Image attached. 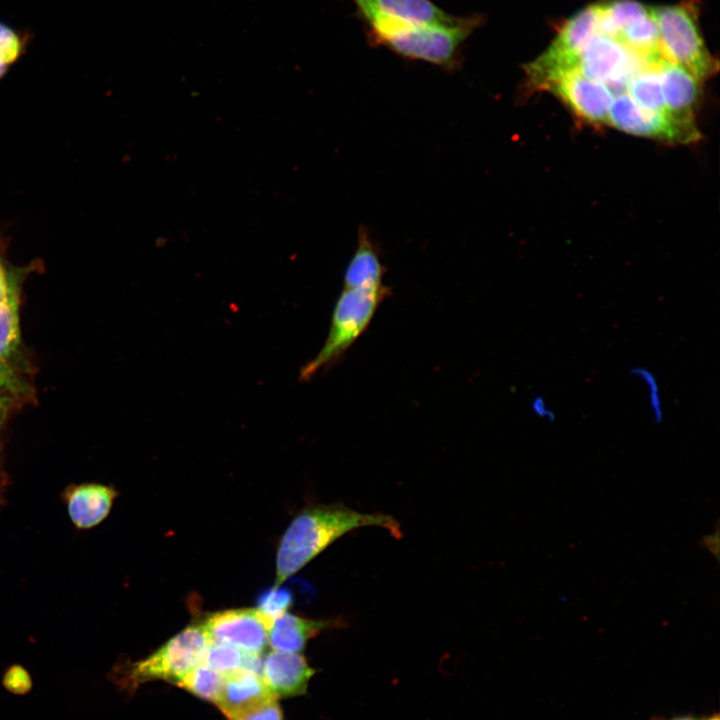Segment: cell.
<instances>
[{
	"label": "cell",
	"mask_w": 720,
	"mask_h": 720,
	"mask_svg": "<svg viewBox=\"0 0 720 720\" xmlns=\"http://www.w3.org/2000/svg\"><path fill=\"white\" fill-rule=\"evenodd\" d=\"M270 698L275 697L272 696L259 673L239 669L224 675L216 705L229 719Z\"/></svg>",
	"instance_id": "obj_15"
},
{
	"label": "cell",
	"mask_w": 720,
	"mask_h": 720,
	"mask_svg": "<svg viewBox=\"0 0 720 720\" xmlns=\"http://www.w3.org/2000/svg\"><path fill=\"white\" fill-rule=\"evenodd\" d=\"M315 669L307 659L292 652H269L262 661L260 675L273 697L287 698L304 695Z\"/></svg>",
	"instance_id": "obj_10"
},
{
	"label": "cell",
	"mask_w": 720,
	"mask_h": 720,
	"mask_svg": "<svg viewBox=\"0 0 720 720\" xmlns=\"http://www.w3.org/2000/svg\"><path fill=\"white\" fill-rule=\"evenodd\" d=\"M9 398L0 395V432L7 413Z\"/></svg>",
	"instance_id": "obj_28"
},
{
	"label": "cell",
	"mask_w": 720,
	"mask_h": 720,
	"mask_svg": "<svg viewBox=\"0 0 720 720\" xmlns=\"http://www.w3.org/2000/svg\"><path fill=\"white\" fill-rule=\"evenodd\" d=\"M647 64L618 40L595 35L580 53L577 72L604 83L613 94L626 92L629 80Z\"/></svg>",
	"instance_id": "obj_7"
},
{
	"label": "cell",
	"mask_w": 720,
	"mask_h": 720,
	"mask_svg": "<svg viewBox=\"0 0 720 720\" xmlns=\"http://www.w3.org/2000/svg\"><path fill=\"white\" fill-rule=\"evenodd\" d=\"M614 96L608 125L618 130L672 144L694 143L701 137L697 126L682 124L667 113L644 108L626 92Z\"/></svg>",
	"instance_id": "obj_6"
},
{
	"label": "cell",
	"mask_w": 720,
	"mask_h": 720,
	"mask_svg": "<svg viewBox=\"0 0 720 720\" xmlns=\"http://www.w3.org/2000/svg\"><path fill=\"white\" fill-rule=\"evenodd\" d=\"M601 4L619 31L650 13V8L636 0H604Z\"/></svg>",
	"instance_id": "obj_23"
},
{
	"label": "cell",
	"mask_w": 720,
	"mask_h": 720,
	"mask_svg": "<svg viewBox=\"0 0 720 720\" xmlns=\"http://www.w3.org/2000/svg\"><path fill=\"white\" fill-rule=\"evenodd\" d=\"M344 626L342 619L314 620L285 612L273 620L268 630V644L276 651L299 653L321 631Z\"/></svg>",
	"instance_id": "obj_14"
},
{
	"label": "cell",
	"mask_w": 720,
	"mask_h": 720,
	"mask_svg": "<svg viewBox=\"0 0 720 720\" xmlns=\"http://www.w3.org/2000/svg\"><path fill=\"white\" fill-rule=\"evenodd\" d=\"M541 89L557 96L580 120L595 126L608 125L614 94L604 83L570 71L553 77Z\"/></svg>",
	"instance_id": "obj_8"
},
{
	"label": "cell",
	"mask_w": 720,
	"mask_h": 720,
	"mask_svg": "<svg viewBox=\"0 0 720 720\" xmlns=\"http://www.w3.org/2000/svg\"><path fill=\"white\" fill-rule=\"evenodd\" d=\"M659 65H647L628 82L626 93L640 106L667 113L663 101Z\"/></svg>",
	"instance_id": "obj_17"
},
{
	"label": "cell",
	"mask_w": 720,
	"mask_h": 720,
	"mask_svg": "<svg viewBox=\"0 0 720 720\" xmlns=\"http://www.w3.org/2000/svg\"><path fill=\"white\" fill-rule=\"evenodd\" d=\"M13 288L14 287H11L8 282V277L0 258V306L8 300Z\"/></svg>",
	"instance_id": "obj_27"
},
{
	"label": "cell",
	"mask_w": 720,
	"mask_h": 720,
	"mask_svg": "<svg viewBox=\"0 0 720 720\" xmlns=\"http://www.w3.org/2000/svg\"><path fill=\"white\" fill-rule=\"evenodd\" d=\"M228 720H283V713L277 699L270 698L230 717Z\"/></svg>",
	"instance_id": "obj_24"
},
{
	"label": "cell",
	"mask_w": 720,
	"mask_h": 720,
	"mask_svg": "<svg viewBox=\"0 0 720 720\" xmlns=\"http://www.w3.org/2000/svg\"><path fill=\"white\" fill-rule=\"evenodd\" d=\"M292 602L293 596L287 587L272 586L258 595L256 609L272 624L274 619L287 612Z\"/></svg>",
	"instance_id": "obj_21"
},
{
	"label": "cell",
	"mask_w": 720,
	"mask_h": 720,
	"mask_svg": "<svg viewBox=\"0 0 720 720\" xmlns=\"http://www.w3.org/2000/svg\"><path fill=\"white\" fill-rule=\"evenodd\" d=\"M375 44L412 60L425 61L448 71L456 70L462 61L461 47L479 25V16H468L456 25H423L407 23L377 13L363 15Z\"/></svg>",
	"instance_id": "obj_2"
},
{
	"label": "cell",
	"mask_w": 720,
	"mask_h": 720,
	"mask_svg": "<svg viewBox=\"0 0 720 720\" xmlns=\"http://www.w3.org/2000/svg\"><path fill=\"white\" fill-rule=\"evenodd\" d=\"M20 342L18 301L15 288L0 306V357L7 360Z\"/></svg>",
	"instance_id": "obj_19"
},
{
	"label": "cell",
	"mask_w": 720,
	"mask_h": 720,
	"mask_svg": "<svg viewBox=\"0 0 720 720\" xmlns=\"http://www.w3.org/2000/svg\"><path fill=\"white\" fill-rule=\"evenodd\" d=\"M360 14L377 13L407 23L456 25L464 17L450 15L429 0H354Z\"/></svg>",
	"instance_id": "obj_13"
},
{
	"label": "cell",
	"mask_w": 720,
	"mask_h": 720,
	"mask_svg": "<svg viewBox=\"0 0 720 720\" xmlns=\"http://www.w3.org/2000/svg\"><path fill=\"white\" fill-rule=\"evenodd\" d=\"M261 655L248 654L241 649L220 642H210L203 664L225 675L239 669H247L260 674Z\"/></svg>",
	"instance_id": "obj_16"
},
{
	"label": "cell",
	"mask_w": 720,
	"mask_h": 720,
	"mask_svg": "<svg viewBox=\"0 0 720 720\" xmlns=\"http://www.w3.org/2000/svg\"><path fill=\"white\" fill-rule=\"evenodd\" d=\"M631 375L643 383L652 420L659 424L664 419V406L657 376L644 366H634Z\"/></svg>",
	"instance_id": "obj_22"
},
{
	"label": "cell",
	"mask_w": 720,
	"mask_h": 720,
	"mask_svg": "<svg viewBox=\"0 0 720 720\" xmlns=\"http://www.w3.org/2000/svg\"><path fill=\"white\" fill-rule=\"evenodd\" d=\"M704 720H719V717H718V714H715V715H713V716H711V717H709V718H707V719H704Z\"/></svg>",
	"instance_id": "obj_30"
},
{
	"label": "cell",
	"mask_w": 720,
	"mask_h": 720,
	"mask_svg": "<svg viewBox=\"0 0 720 720\" xmlns=\"http://www.w3.org/2000/svg\"><path fill=\"white\" fill-rule=\"evenodd\" d=\"M223 681L224 675L201 663L189 671L177 685L197 697L216 704Z\"/></svg>",
	"instance_id": "obj_18"
},
{
	"label": "cell",
	"mask_w": 720,
	"mask_h": 720,
	"mask_svg": "<svg viewBox=\"0 0 720 720\" xmlns=\"http://www.w3.org/2000/svg\"><path fill=\"white\" fill-rule=\"evenodd\" d=\"M663 58L689 71L699 81L718 70L717 60L705 46L698 24L696 0L651 8Z\"/></svg>",
	"instance_id": "obj_4"
},
{
	"label": "cell",
	"mask_w": 720,
	"mask_h": 720,
	"mask_svg": "<svg viewBox=\"0 0 720 720\" xmlns=\"http://www.w3.org/2000/svg\"><path fill=\"white\" fill-rule=\"evenodd\" d=\"M530 410L534 416L542 419L546 422H553L555 420V412L549 406L545 397L537 394L530 401Z\"/></svg>",
	"instance_id": "obj_26"
},
{
	"label": "cell",
	"mask_w": 720,
	"mask_h": 720,
	"mask_svg": "<svg viewBox=\"0 0 720 720\" xmlns=\"http://www.w3.org/2000/svg\"><path fill=\"white\" fill-rule=\"evenodd\" d=\"M390 294V288L383 280L343 283L333 308L327 338L316 356L301 368L300 379L308 381L320 371L340 362Z\"/></svg>",
	"instance_id": "obj_3"
},
{
	"label": "cell",
	"mask_w": 720,
	"mask_h": 720,
	"mask_svg": "<svg viewBox=\"0 0 720 720\" xmlns=\"http://www.w3.org/2000/svg\"><path fill=\"white\" fill-rule=\"evenodd\" d=\"M31 35L0 20V60L11 66L24 55Z\"/></svg>",
	"instance_id": "obj_20"
},
{
	"label": "cell",
	"mask_w": 720,
	"mask_h": 720,
	"mask_svg": "<svg viewBox=\"0 0 720 720\" xmlns=\"http://www.w3.org/2000/svg\"><path fill=\"white\" fill-rule=\"evenodd\" d=\"M210 640L202 626L189 625L147 658L133 663L128 673L132 688L152 680L174 684L203 663Z\"/></svg>",
	"instance_id": "obj_5"
},
{
	"label": "cell",
	"mask_w": 720,
	"mask_h": 720,
	"mask_svg": "<svg viewBox=\"0 0 720 720\" xmlns=\"http://www.w3.org/2000/svg\"><path fill=\"white\" fill-rule=\"evenodd\" d=\"M24 392L23 383L9 366L7 360L0 357V395L9 398L7 393L16 395Z\"/></svg>",
	"instance_id": "obj_25"
},
{
	"label": "cell",
	"mask_w": 720,
	"mask_h": 720,
	"mask_svg": "<svg viewBox=\"0 0 720 720\" xmlns=\"http://www.w3.org/2000/svg\"><path fill=\"white\" fill-rule=\"evenodd\" d=\"M117 491L100 483L71 484L62 493L67 514L73 525L80 530L98 526L109 515Z\"/></svg>",
	"instance_id": "obj_11"
},
{
	"label": "cell",
	"mask_w": 720,
	"mask_h": 720,
	"mask_svg": "<svg viewBox=\"0 0 720 720\" xmlns=\"http://www.w3.org/2000/svg\"><path fill=\"white\" fill-rule=\"evenodd\" d=\"M667 720H699L691 716H678Z\"/></svg>",
	"instance_id": "obj_29"
},
{
	"label": "cell",
	"mask_w": 720,
	"mask_h": 720,
	"mask_svg": "<svg viewBox=\"0 0 720 720\" xmlns=\"http://www.w3.org/2000/svg\"><path fill=\"white\" fill-rule=\"evenodd\" d=\"M210 642L233 645L245 653L261 655L268 644L271 624L257 609H229L209 615L202 623Z\"/></svg>",
	"instance_id": "obj_9"
},
{
	"label": "cell",
	"mask_w": 720,
	"mask_h": 720,
	"mask_svg": "<svg viewBox=\"0 0 720 720\" xmlns=\"http://www.w3.org/2000/svg\"><path fill=\"white\" fill-rule=\"evenodd\" d=\"M367 526L401 538L399 522L388 514L362 513L342 504L315 505L302 510L284 532L276 556V579L282 583L344 534Z\"/></svg>",
	"instance_id": "obj_1"
},
{
	"label": "cell",
	"mask_w": 720,
	"mask_h": 720,
	"mask_svg": "<svg viewBox=\"0 0 720 720\" xmlns=\"http://www.w3.org/2000/svg\"><path fill=\"white\" fill-rule=\"evenodd\" d=\"M659 74L667 114L682 124L696 126L694 111L700 81L685 68L665 59L659 65Z\"/></svg>",
	"instance_id": "obj_12"
}]
</instances>
